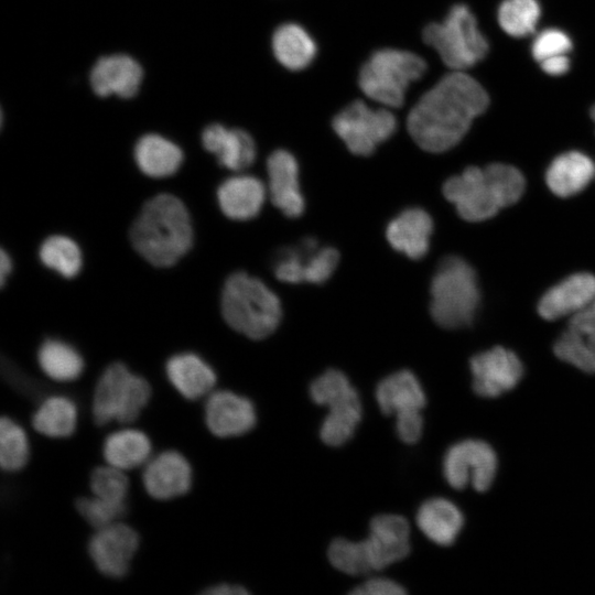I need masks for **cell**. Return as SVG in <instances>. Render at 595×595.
I'll use <instances>...</instances> for the list:
<instances>
[{
	"label": "cell",
	"instance_id": "cell-32",
	"mask_svg": "<svg viewBox=\"0 0 595 595\" xmlns=\"http://www.w3.org/2000/svg\"><path fill=\"white\" fill-rule=\"evenodd\" d=\"M37 361L47 377L60 382L75 380L84 369L79 353L69 344L58 339H47L40 346Z\"/></svg>",
	"mask_w": 595,
	"mask_h": 595
},
{
	"label": "cell",
	"instance_id": "cell-22",
	"mask_svg": "<svg viewBox=\"0 0 595 595\" xmlns=\"http://www.w3.org/2000/svg\"><path fill=\"white\" fill-rule=\"evenodd\" d=\"M267 193L266 185L259 178L252 175H236L219 185L217 201L228 218L248 220L259 214Z\"/></svg>",
	"mask_w": 595,
	"mask_h": 595
},
{
	"label": "cell",
	"instance_id": "cell-18",
	"mask_svg": "<svg viewBox=\"0 0 595 595\" xmlns=\"http://www.w3.org/2000/svg\"><path fill=\"white\" fill-rule=\"evenodd\" d=\"M595 299V275L577 272L550 288L538 303L540 316L548 321L571 317Z\"/></svg>",
	"mask_w": 595,
	"mask_h": 595
},
{
	"label": "cell",
	"instance_id": "cell-11",
	"mask_svg": "<svg viewBox=\"0 0 595 595\" xmlns=\"http://www.w3.org/2000/svg\"><path fill=\"white\" fill-rule=\"evenodd\" d=\"M139 544L138 532L117 521L95 531L88 542V554L101 574L121 578L128 573Z\"/></svg>",
	"mask_w": 595,
	"mask_h": 595
},
{
	"label": "cell",
	"instance_id": "cell-37",
	"mask_svg": "<svg viewBox=\"0 0 595 595\" xmlns=\"http://www.w3.org/2000/svg\"><path fill=\"white\" fill-rule=\"evenodd\" d=\"M327 556L331 564L345 574L361 575L374 572L363 540L337 538L328 545Z\"/></svg>",
	"mask_w": 595,
	"mask_h": 595
},
{
	"label": "cell",
	"instance_id": "cell-26",
	"mask_svg": "<svg viewBox=\"0 0 595 595\" xmlns=\"http://www.w3.org/2000/svg\"><path fill=\"white\" fill-rule=\"evenodd\" d=\"M594 174L595 165L589 156L578 151H569L550 163L545 182L553 194L565 198L582 192Z\"/></svg>",
	"mask_w": 595,
	"mask_h": 595
},
{
	"label": "cell",
	"instance_id": "cell-29",
	"mask_svg": "<svg viewBox=\"0 0 595 595\" xmlns=\"http://www.w3.org/2000/svg\"><path fill=\"white\" fill-rule=\"evenodd\" d=\"M328 412L322 421L320 437L326 445H344L355 433L363 414L357 390L327 405Z\"/></svg>",
	"mask_w": 595,
	"mask_h": 595
},
{
	"label": "cell",
	"instance_id": "cell-20",
	"mask_svg": "<svg viewBox=\"0 0 595 595\" xmlns=\"http://www.w3.org/2000/svg\"><path fill=\"white\" fill-rule=\"evenodd\" d=\"M433 220L422 208L402 210L387 226L386 237L390 246L412 260L423 258L430 248Z\"/></svg>",
	"mask_w": 595,
	"mask_h": 595
},
{
	"label": "cell",
	"instance_id": "cell-5",
	"mask_svg": "<svg viewBox=\"0 0 595 595\" xmlns=\"http://www.w3.org/2000/svg\"><path fill=\"white\" fill-rule=\"evenodd\" d=\"M430 312L443 328L470 325L476 316L480 291L474 268L458 256H448L439 263L431 281Z\"/></svg>",
	"mask_w": 595,
	"mask_h": 595
},
{
	"label": "cell",
	"instance_id": "cell-48",
	"mask_svg": "<svg viewBox=\"0 0 595 595\" xmlns=\"http://www.w3.org/2000/svg\"><path fill=\"white\" fill-rule=\"evenodd\" d=\"M591 116H592V118H593V120L595 122V105L591 109Z\"/></svg>",
	"mask_w": 595,
	"mask_h": 595
},
{
	"label": "cell",
	"instance_id": "cell-7",
	"mask_svg": "<svg viewBox=\"0 0 595 595\" xmlns=\"http://www.w3.org/2000/svg\"><path fill=\"white\" fill-rule=\"evenodd\" d=\"M151 397L150 383L132 374L122 363L109 365L99 377L91 402L97 425L111 421L127 424L136 421Z\"/></svg>",
	"mask_w": 595,
	"mask_h": 595
},
{
	"label": "cell",
	"instance_id": "cell-25",
	"mask_svg": "<svg viewBox=\"0 0 595 595\" xmlns=\"http://www.w3.org/2000/svg\"><path fill=\"white\" fill-rule=\"evenodd\" d=\"M415 522L420 531L432 542L447 547L455 542L464 517L451 500L435 497L425 500L416 510Z\"/></svg>",
	"mask_w": 595,
	"mask_h": 595
},
{
	"label": "cell",
	"instance_id": "cell-41",
	"mask_svg": "<svg viewBox=\"0 0 595 595\" xmlns=\"http://www.w3.org/2000/svg\"><path fill=\"white\" fill-rule=\"evenodd\" d=\"M572 50L570 36L562 30L551 28L538 33L531 45V53L539 63L558 55H565Z\"/></svg>",
	"mask_w": 595,
	"mask_h": 595
},
{
	"label": "cell",
	"instance_id": "cell-30",
	"mask_svg": "<svg viewBox=\"0 0 595 595\" xmlns=\"http://www.w3.org/2000/svg\"><path fill=\"white\" fill-rule=\"evenodd\" d=\"M272 50L277 60L291 71L310 65L316 54L311 35L296 23L281 24L273 33Z\"/></svg>",
	"mask_w": 595,
	"mask_h": 595
},
{
	"label": "cell",
	"instance_id": "cell-34",
	"mask_svg": "<svg viewBox=\"0 0 595 595\" xmlns=\"http://www.w3.org/2000/svg\"><path fill=\"white\" fill-rule=\"evenodd\" d=\"M540 15L538 0H504L497 12L500 28L513 37L533 33Z\"/></svg>",
	"mask_w": 595,
	"mask_h": 595
},
{
	"label": "cell",
	"instance_id": "cell-6",
	"mask_svg": "<svg viewBox=\"0 0 595 595\" xmlns=\"http://www.w3.org/2000/svg\"><path fill=\"white\" fill-rule=\"evenodd\" d=\"M423 40L453 71H464L485 58L489 45L477 26L469 8L453 6L442 22H432L423 30Z\"/></svg>",
	"mask_w": 595,
	"mask_h": 595
},
{
	"label": "cell",
	"instance_id": "cell-19",
	"mask_svg": "<svg viewBox=\"0 0 595 595\" xmlns=\"http://www.w3.org/2000/svg\"><path fill=\"white\" fill-rule=\"evenodd\" d=\"M143 71L140 64L125 54H115L99 58L90 71V86L100 97L117 95L121 98L133 97L140 88Z\"/></svg>",
	"mask_w": 595,
	"mask_h": 595
},
{
	"label": "cell",
	"instance_id": "cell-46",
	"mask_svg": "<svg viewBox=\"0 0 595 595\" xmlns=\"http://www.w3.org/2000/svg\"><path fill=\"white\" fill-rule=\"evenodd\" d=\"M202 594L205 595H246L249 594V591L242 585L230 584V583H219L207 587L202 591Z\"/></svg>",
	"mask_w": 595,
	"mask_h": 595
},
{
	"label": "cell",
	"instance_id": "cell-35",
	"mask_svg": "<svg viewBox=\"0 0 595 595\" xmlns=\"http://www.w3.org/2000/svg\"><path fill=\"white\" fill-rule=\"evenodd\" d=\"M318 248L316 239L304 238L298 246L280 250L273 261V272L277 279L284 283L305 282L306 267L312 252Z\"/></svg>",
	"mask_w": 595,
	"mask_h": 595
},
{
	"label": "cell",
	"instance_id": "cell-3",
	"mask_svg": "<svg viewBox=\"0 0 595 595\" xmlns=\"http://www.w3.org/2000/svg\"><path fill=\"white\" fill-rule=\"evenodd\" d=\"M524 188L526 180L518 169L491 163L484 169L468 166L450 177L443 185V194L463 219L482 221L518 202Z\"/></svg>",
	"mask_w": 595,
	"mask_h": 595
},
{
	"label": "cell",
	"instance_id": "cell-4",
	"mask_svg": "<svg viewBox=\"0 0 595 595\" xmlns=\"http://www.w3.org/2000/svg\"><path fill=\"white\" fill-rule=\"evenodd\" d=\"M220 307L226 323L251 339L271 335L282 317L278 295L261 280L246 272H235L227 278Z\"/></svg>",
	"mask_w": 595,
	"mask_h": 595
},
{
	"label": "cell",
	"instance_id": "cell-44",
	"mask_svg": "<svg viewBox=\"0 0 595 595\" xmlns=\"http://www.w3.org/2000/svg\"><path fill=\"white\" fill-rule=\"evenodd\" d=\"M350 593L354 595H403L407 589L394 580L375 576L357 585Z\"/></svg>",
	"mask_w": 595,
	"mask_h": 595
},
{
	"label": "cell",
	"instance_id": "cell-17",
	"mask_svg": "<svg viewBox=\"0 0 595 595\" xmlns=\"http://www.w3.org/2000/svg\"><path fill=\"white\" fill-rule=\"evenodd\" d=\"M268 194L286 217H300L305 208L299 181V164L286 150L273 151L267 160Z\"/></svg>",
	"mask_w": 595,
	"mask_h": 595
},
{
	"label": "cell",
	"instance_id": "cell-43",
	"mask_svg": "<svg viewBox=\"0 0 595 595\" xmlns=\"http://www.w3.org/2000/svg\"><path fill=\"white\" fill-rule=\"evenodd\" d=\"M422 410L405 411L396 414L397 436L405 444L416 443L423 433Z\"/></svg>",
	"mask_w": 595,
	"mask_h": 595
},
{
	"label": "cell",
	"instance_id": "cell-1",
	"mask_svg": "<svg viewBox=\"0 0 595 595\" xmlns=\"http://www.w3.org/2000/svg\"><path fill=\"white\" fill-rule=\"evenodd\" d=\"M489 97L484 87L463 71H453L428 90L408 116V131L428 152L455 147L473 120L486 111Z\"/></svg>",
	"mask_w": 595,
	"mask_h": 595
},
{
	"label": "cell",
	"instance_id": "cell-39",
	"mask_svg": "<svg viewBox=\"0 0 595 595\" xmlns=\"http://www.w3.org/2000/svg\"><path fill=\"white\" fill-rule=\"evenodd\" d=\"M356 390L348 377L338 369H327L310 385V397L318 405L327 407Z\"/></svg>",
	"mask_w": 595,
	"mask_h": 595
},
{
	"label": "cell",
	"instance_id": "cell-13",
	"mask_svg": "<svg viewBox=\"0 0 595 595\" xmlns=\"http://www.w3.org/2000/svg\"><path fill=\"white\" fill-rule=\"evenodd\" d=\"M363 541L372 570L380 571L410 553L409 522L400 515H378L371 519L368 536Z\"/></svg>",
	"mask_w": 595,
	"mask_h": 595
},
{
	"label": "cell",
	"instance_id": "cell-16",
	"mask_svg": "<svg viewBox=\"0 0 595 595\" xmlns=\"http://www.w3.org/2000/svg\"><path fill=\"white\" fill-rule=\"evenodd\" d=\"M553 350L561 360L584 372L595 374V299L570 317Z\"/></svg>",
	"mask_w": 595,
	"mask_h": 595
},
{
	"label": "cell",
	"instance_id": "cell-24",
	"mask_svg": "<svg viewBox=\"0 0 595 595\" xmlns=\"http://www.w3.org/2000/svg\"><path fill=\"white\" fill-rule=\"evenodd\" d=\"M165 371L172 386L187 400L208 396L217 381L213 368L193 353L172 356L166 363Z\"/></svg>",
	"mask_w": 595,
	"mask_h": 595
},
{
	"label": "cell",
	"instance_id": "cell-27",
	"mask_svg": "<svg viewBox=\"0 0 595 595\" xmlns=\"http://www.w3.org/2000/svg\"><path fill=\"white\" fill-rule=\"evenodd\" d=\"M134 160L140 171L150 177H166L174 174L183 162L182 150L159 134H145L134 147Z\"/></svg>",
	"mask_w": 595,
	"mask_h": 595
},
{
	"label": "cell",
	"instance_id": "cell-45",
	"mask_svg": "<svg viewBox=\"0 0 595 595\" xmlns=\"http://www.w3.org/2000/svg\"><path fill=\"white\" fill-rule=\"evenodd\" d=\"M541 68L544 73L551 76H561L567 73L571 66L567 54L558 55L540 62Z\"/></svg>",
	"mask_w": 595,
	"mask_h": 595
},
{
	"label": "cell",
	"instance_id": "cell-31",
	"mask_svg": "<svg viewBox=\"0 0 595 595\" xmlns=\"http://www.w3.org/2000/svg\"><path fill=\"white\" fill-rule=\"evenodd\" d=\"M31 423L42 435L53 439L67 437L76 429L77 408L67 397L51 396L41 402Z\"/></svg>",
	"mask_w": 595,
	"mask_h": 595
},
{
	"label": "cell",
	"instance_id": "cell-28",
	"mask_svg": "<svg viewBox=\"0 0 595 595\" xmlns=\"http://www.w3.org/2000/svg\"><path fill=\"white\" fill-rule=\"evenodd\" d=\"M151 452L150 439L137 429L115 431L105 439L102 445L106 463L125 472L144 466Z\"/></svg>",
	"mask_w": 595,
	"mask_h": 595
},
{
	"label": "cell",
	"instance_id": "cell-12",
	"mask_svg": "<svg viewBox=\"0 0 595 595\" xmlns=\"http://www.w3.org/2000/svg\"><path fill=\"white\" fill-rule=\"evenodd\" d=\"M469 367L473 389L483 398H496L510 391L523 376L519 357L501 346L476 354L472 357Z\"/></svg>",
	"mask_w": 595,
	"mask_h": 595
},
{
	"label": "cell",
	"instance_id": "cell-21",
	"mask_svg": "<svg viewBox=\"0 0 595 595\" xmlns=\"http://www.w3.org/2000/svg\"><path fill=\"white\" fill-rule=\"evenodd\" d=\"M202 142L221 165L231 171L245 170L256 159L255 141L242 129H228L223 125L213 123L204 129Z\"/></svg>",
	"mask_w": 595,
	"mask_h": 595
},
{
	"label": "cell",
	"instance_id": "cell-36",
	"mask_svg": "<svg viewBox=\"0 0 595 595\" xmlns=\"http://www.w3.org/2000/svg\"><path fill=\"white\" fill-rule=\"evenodd\" d=\"M29 442L25 431L11 418L0 420V465L6 472H17L29 459Z\"/></svg>",
	"mask_w": 595,
	"mask_h": 595
},
{
	"label": "cell",
	"instance_id": "cell-14",
	"mask_svg": "<svg viewBox=\"0 0 595 595\" xmlns=\"http://www.w3.org/2000/svg\"><path fill=\"white\" fill-rule=\"evenodd\" d=\"M257 422L251 400L229 390L212 391L205 403V423L217 437H232L248 433Z\"/></svg>",
	"mask_w": 595,
	"mask_h": 595
},
{
	"label": "cell",
	"instance_id": "cell-47",
	"mask_svg": "<svg viewBox=\"0 0 595 595\" xmlns=\"http://www.w3.org/2000/svg\"><path fill=\"white\" fill-rule=\"evenodd\" d=\"M11 270H12L11 258L4 249H1L0 251V282L2 286L4 285L7 278L10 275Z\"/></svg>",
	"mask_w": 595,
	"mask_h": 595
},
{
	"label": "cell",
	"instance_id": "cell-9",
	"mask_svg": "<svg viewBox=\"0 0 595 595\" xmlns=\"http://www.w3.org/2000/svg\"><path fill=\"white\" fill-rule=\"evenodd\" d=\"M332 125L351 153L366 156L396 132L397 119L387 109H371L356 100L338 112Z\"/></svg>",
	"mask_w": 595,
	"mask_h": 595
},
{
	"label": "cell",
	"instance_id": "cell-10",
	"mask_svg": "<svg viewBox=\"0 0 595 595\" xmlns=\"http://www.w3.org/2000/svg\"><path fill=\"white\" fill-rule=\"evenodd\" d=\"M494 448L480 440H464L453 444L443 457V475L450 486L463 489L472 486L486 491L497 473Z\"/></svg>",
	"mask_w": 595,
	"mask_h": 595
},
{
	"label": "cell",
	"instance_id": "cell-23",
	"mask_svg": "<svg viewBox=\"0 0 595 595\" xmlns=\"http://www.w3.org/2000/svg\"><path fill=\"white\" fill-rule=\"evenodd\" d=\"M376 401L386 415H396L412 410H423L425 392L416 376L401 369L380 380L375 390Z\"/></svg>",
	"mask_w": 595,
	"mask_h": 595
},
{
	"label": "cell",
	"instance_id": "cell-42",
	"mask_svg": "<svg viewBox=\"0 0 595 595\" xmlns=\"http://www.w3.org/2000/svg\"><path fill=\"white\" fill-rule=\"evenodd\" d=\"M339 261V253L333 247H318L309 260L305 282L320 284L325 282L335 271Z\"/></svg>",
	"mask_w": 595,
	"mask_h": 595
},
{
	"label": "cell",
	"instance_id": "cell-38",
	"mask_svg": "<svg viewBox=\"0 0 595 595\" xmlns=\"http://www.w3.org/2000/svg\"><path fill=\"white\" fill-rule=\"evenodd\" d=\"M89 486L94 496L115 502L126 504L129 478L126 472L109 464L93 469Z\"/></svg>",
	"mask_w": 595,
	"mask_h": 595
},
{
	"label": "cell",
	"instance_id": "cell-33",
	"mask_svg": "<svg viewBox=\"0 0 595 595\" xmlns=\"http://www.w3.org/2000/svg\"><path fill=\"white\" fill-rule=\"evenodd\" d=\"M39 256L44 266L65 278H74L82 268V252L78 245L63 235L46 238L40 247Z\"/></svg>",
	"mask_w": 595,
	"mask_h": 595
},
{
	"label": "cell",
	"instance_id": "cell-8",
	"mask_svg": "<svg viewBox=\"0 0 595 595\" xmlns=\"http://www.w3.org/2000/svg\"><path fill=\"white\" fill-rule=\"evenodd\" d=\"M424 60L415 53L382 48L363 65L358 84L364 94L390 107H400L409 84L422 77Z\"/></svg>",
	"mask_w": 595,
	"mask_h": 595
},
{
	"label": "cell",
	"instance_id": "cell-2",
	"mask_svg": "<svg viewBox=\"0 0 595 595\" xmlns=\"http://www.w3.org/2000/svg\"><path fill=\"white\" fill-rule=\"evenodd\" d=\"M130 241L134 250L152 266H173L193 244V228L185 205L172 194L152 197L134 219Z\"/></svg>",
	"mask_w": 595,
	"mask_h": 595
},
{
	"label": "cell",
	"instance_id": "cell-40",
	"mask_svg": "<svg viewBox=\"0 0 595 595\" xmlns=\"http://www.w3.org/2000/svg\"><path fill=\"white\" fill-rule=\"evenodd\" d=\"M75 507L78 513L95 530L119 521L127 510V504H115L94 495L78 498Z\"/></svg>",
	"mask_w": 595,
	"mask_h": 595
},
{
	"label": "cell",
	"instance_id": "cell-15",
	"mask_svg": "<svg viewBox=\"0 0 595 595\" xmlns=\"http://www.w3.org/2000/svg\"><path fill=\"white\" fill-rule=\"evenodd\" d=\"M142 483L148 495L154 499L176 498L191 489L192 467L180 452L164 451L144 464Z\"/></svg>",
	"mask_w": 595,
	"mask_h": 595
}]
</instances>
